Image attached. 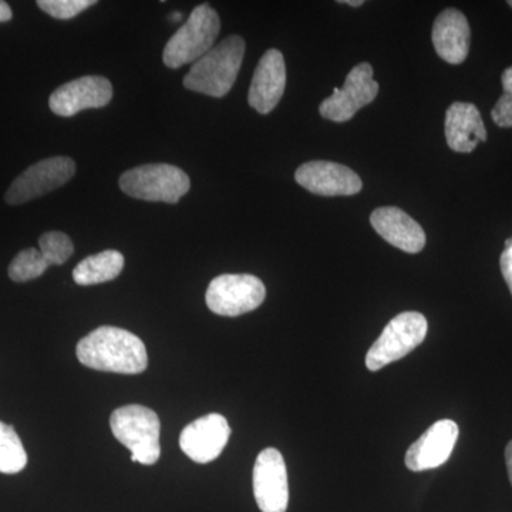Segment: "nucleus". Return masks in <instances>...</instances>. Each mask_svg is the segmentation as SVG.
<instances>
[{
    "label": "nucleus",
    "instance_id": "obj_27",
    "mask_svg": "<svg viewBox=\"0 0 512 512\" xmlns=\"http://www.w3.org/2000/svg\"><path fill=\"white\" fill-rule=\"evenodd\" d=\"M505 463H507L508 477H510L512 484V440L508 443L507 448H505Z\"/></svg>",
    "mask_w": 512,
    "mask_h": 512
},
{
    "label": "nucleus",
    "instance_id": "obj_8",
    "mask_svg": "<svg viewBox=\"0 0 512 512\" xmlns=\"http://www.w3.org/2000/svg\"><path fill=\"white\" fill-rule=\"evenodd\" d=\"M379 83L373 79V67L369 63H360L353 67L346 77L342 89L333 90L332 96L322 101L319 113L323 119L345 123L376 100Z\"/></svg>",
    "mask_w": 512,
    "mask_h": 512
},
{
    "label": "nucleus",
    "instance_id": "obj_3",
    "mask_svg": "<svg viewBox=\"0 0 512 512\" xmlns=\"http://www.w3.org/2000/svg\"><path fill=\"white\" fill-rule=\"evenodd\" d=\"M114 437L131 451V461L153 466L161 457V424L157 413L140 404L114 410L110 417Z\"/></svg>",
    "mask_w": 512,
    "mask_h": 512
},
{
    "label": "nucleus",
    "instance_id": "obj_22",
    "mask_svg": "<svg viewBox=\"0 0 512 512\" xmlns=\"http://www.w3.org/2000/svg\"><path fill=\"white\" fill-rule=\"evenodd\" d=\"M39 251L49 266L63 265L73 255L74 245L63 232L50 231L39 238Z\"/></svg>",
    "mask_w": 512,
    "mask_h": 512
},
{
    "label": "nucleus",
    "instance_id": "obj_28",
    "mask_svg": "<svg viewBox=\"0 0 512 512\" xmlns=\"http://www.w3.org/2000/svg\"><path fill=\"white\" fill-rule=\"evenodd\" d=\"M339 3H345V5L353 6V8H359V6H362L363 0H342V2Z\"/></svg>",
    "mask_w": 512,
    "mask_h": 512
},
{
    "label": "nucleus",
    "instance_id": "obj_24",
    "mask_svg": "<svg viewBox=\"0 0 512 512\" xmlns=\"http://www.w3.org/2000/svg\"><path fill=\"white\" fill-rule=\"evenodd\" d=\"M501 82H503L504 94L495 103L491 117L498 127L510 128L512 127V66L505 70Z\"/></svg>",
    "mask_w": 512,
    "mask_h": 512
},
{
    "label": "nucleus",
    "instance_id": "obj_11",
    "mask_svg": "<svg viewBox=\"0 0 512 512\" xmlns=\"http://www.w3.org/2000/svg\"><path fill=\"white\" fill-rule=\"evenodd\" d=\"M113 99L110 80L101 76H84L60 86L52 93L49 107L60 117H73L87 109H101Z\"/></svg>",
    "mask_w": 512,
    "mask_h": 512
},
{
    "label": "nucleus",
    "instance_id": "obj_29",
    "mask_svg": "<svg viewBox=\"0 0 512 512\" xmlns=\"http://www.w3.org/2000/svg\"><path fill=\"white\" fill-rule=\"evenodd\" d=\"M183 19V13H174L173 16H171V20H174V22H178V20Z\"/></svg>",
    "mask_w": 512,
    "mask_h": 512
},
{
    "label": "nucleus",
    "instance_id": "obj_13",
    "mask_svg": "<svg viewBox=\"0 0 512 512\" xmlns=\"http://www.w3.org/2000/svg\"><path fill=\"white\" fill-rule=\"evenodd\" d=\"M296 183L305 190L322 197L355 195L363 187L362 180L346 165L330 161H309L295 173Z\"/></svg>",
    "mask_w": 512,
    "mask_h": 512
},
{
    "label": "nucleus",
    "instance_id": "obj_4",
    "mask_svg": "<svg viewBox=\"0 0 512 512\" xmlns=\"http://www.w3.org/2000/svg\"><path fill=\"white\" fill-rule=\"evenodd\" d=\"M220 30L221 20L215 9L208 5L197 6L187 22L165 45V66L178 69L185 64L198 62L214 47Z\"/></svg>",
    "mask_w": 512,
    "mask_h": 512
},
{
    "label": "nucleus",
    "instance_id": "obj_2",
    "mask_svg": "<svg viewBox=\"0 0 512 512\" xmlns=\"http://www.w3.org/2000/svg\"><path fill=\"white\" fill-rule=\"evenodd\" d=\"M244 55L245 40L239 36L227 37L192 64L184 77L185 89L217 99L227 96L237 80Z\"/></svg>",
    "mask_w": 512,
    "mask_h": 512
},
{
    "label": "nucleus",
    "instance_id": "obj_14",
    "mask_svg": "<svg viewBox=\"0 0 512 512\" xmlns=\"http://www.w3.org/2000/svg\"><path fill=\"white\" fill-rule=\"evenodd\" d=\"M457 439L456 421H437L407 450L406 467L413 473H420L443 466L453 453Z\"/></svg>",
    "mask_w": 512,
    "mask_h": 512
},
{
    "label": "nucleus",
    "instance_id": "obj_19",
    "mask_svg": "<svg viewBox=\"0 0 512 512\" xmlns=\"http://www.w3.org/2000/svg\"><path fill=\"white\" fill-rule=\"evenodd\" d=\"M124 262V256L114 249L87 256L74 268V282L80 286H92L113 281L123 271Z\"/></svg>",
    "mask_w": 512,
    "mask_h": 512
},
{
    "label": "nucleus",
    "instance_id": "obj_25",
    "mask_svg": "<svg viewBox=\"0 0 512 512\" xmlns=\"http://www.w3.org/2000/svg\"><path fill=\"white\" fill-rule=\"evenodd\" d=\"M501 274H503L505 282L512 295V244L510 248L504 249L500 258Z\"/></svg>",
    "mask_w": 512,
    "mask_h": 512
},
{
    "label": "nucleus",
    "instance_id": "obj_7",
    "mask_svg": "<svg viewBox=\"0 0 512 512\" xmlns=\"http://www.w3.org/2000/svg\"><path fill=\"white\" fill-rule=\"evenodd\" d=\"M264 282L254 275H221L207 289V306L215 315L235 316L255 311L265 301Z\"/></svg>",
    "mask_w": 512,
    "mask_h": 512
},
{
    "label": "nucleus",
    "instance_id": "obj_6",
    "mask_svg": "<svg viewBox=\"0 0 512 512\" xmlns=\"http://www.w3.org/2000/svg\"><path fill=\"white\" fill-rule=\"evenodd\" d=\"M427 330L429 323L419 312H403L394 316L367 352V369L377 372L384 366L403 359L424 342Z\"/></svg>",
    "mask_w": 512,
    "mask_h": 512
},
{
    "label": "nucleus",
    "instance_id": "obj_23",
    "mask_svg": "<svg viewBox=\"0 0 512 512\" xmlns=\"http://www.w3.org/2000/svg\"><path fill=\"white\" fill-rule=\"evenodd\" d=\"M96 3L94 0H39L37 6L52 18L69 20L83 10L92 8Z\"/></svg>",
    "mask_w": 512,
    "mask_h": 512
},
{
    "label": "nucleus",
    "instance_id": "obj_15",
    "mask_svg": "<svg viewBox=\"0 0 512 512\" xmlns=\"http://www.w3.org/2000/svg\"><path fill=\"white\" fill-rule=\"evenodd\" d=\"M286 87L284 55L269 49L256 66L254 79L249 87L248 103L258 113L268 114L278 106Z\"/></svg>",
    "mask_w": 512,
    "mask_h": 512
},
{
    "label": "nucleus",
    "instance_id": "obj_21",
    "mask_svg": "<svg viewBox=\"0 0 512 512\" xmlns=\"http://www.w3.org/2000/svg\"><path fill=\"white\" fill-rule=\"evenodd\" d=\"M47 268H49V264L39 249H23L10 264L9 276L15 282H28L45 274Z\"/></svg>",
    "mask_w": 512,
    "mask_h": 512
},
{
    "label": "nucleus",
    "instance_id": "obj_17",
    "mask_svg": "<svg viewBox=\"0 0 512 512\" xmlns=\"http://www.w3.org/2000/svg\"><path fill=\"white\" fill-rule=\"evenodd\" d=\"M471 30L464 13L446 9L437 16L431 39L437 55L450 64H461L470 52Z\"/></svg>",
    "mask_w": 512,
    "mask_h": 512
},
{
    "label": "nucleus",
    "instance_id": "obj_12",
    "mask_svg": "<svg viewBox=\"0 0 512 512\" xmlns=\"http://www.w3.org/2000/svg\"><path fill=\"white\" fill-rule=\"evenodd\" d=\"M231 429L221 414L211 413L192 421L180 436L181 450L198 464H208L227 447Z\"/></svg>",
    "mask_w": 512,
    "mask_h": 512
},
{
    "label": "nucleus",
    "instance_id": "obj_16",
    "mask_svg": "<svg viewBox=\"0 0 512 512\" xmlns=\"http://www.w3.org/2000/svg\"><path fill=\"white\" fill-rule=\"evenodd\" d=\"M370 224L384 241L407 254H419L426 245V234L419 222L400 208H377L370 215Z\"/></svg>",
    "mask_w": 512,
    "mask_h": 512
},
{
    "label": "nucleus",
    "instance_id": "obj_1",
    "mask_svg": "<svg viewBox=\"0 0 512 512\" xmlns=\"http://www.w3.org/2000/svg\"><path fill=\"white\" fill-rule=\"evenodd\" d=\"M77 359L100 372L138 375L148 366L143 340L126 329L100 326L77 343Z\"/></svg>",
    "mask_w": 512,
    "mask_h": 512
},
{
    "label": "nucleus",
    "instance_id": "obj_10",
    "mask_svg": "<svg viewBox=\"0 0 512 512\" xmlns=\"http://www.w3.org/2000/svg\"><path fill=\"white\" fill-rule=\"evenodd\" d=\"M254 495L262 512H286L289 503L288 473L276 448L259 453L254 467Z\"/></svg>",
    "mask_w": 512,
    "mask_h": 512
},
{
    "label": "nucleus",
    "instance_id": "obj_5",
    "mask_svg": "<svg viewBox=\"0 0 512 512\" xmlns=\"http://www.w3.org/2000/svg\"><path fill=\"white\" fill-rule=\"evenodd\" d=\"M190 187L187 173L170 164L140 165L120 177L121 191L136 200L177 204Z\"/></svg>",
    "mask_w": 512,
    "mask_h": 512
},
{
    "label": "nucleus",
    "instance_id": "obj_9",
    "mask_svg": "<svg viewBox=\"0 0 512 512\" xmlns=\"http://www.w3.org/2000/svg\"><path fill=\"white\" fill-rule=\"evenodd\" d=\"M76 174V163L69 157H50L30 165L25 173L19 175L8 192L5 200L10 205L25 204L42 195L57 190Z\"/></svg>",
    "mask_w": 512,
    "mask_h": 512
},
{
    "label": "nucleus",
    "instance_id": "obj_18",
    "mask_svg": "<svg viewBox=\"0 0 512 512\" xmlns=\"http://www.w3.org/2000/svg\"><path fill=\"white\" fill-rule=\"evenodd\" d=\"M446 138L451 150L464 154L476 150L478 143L487 140L483 117L473 103L456 101L448 107Z\"/></svg>",
    "mask_w": 512,
    "mask_h": 512
},
{
    "label": "nucleus",
    "instance_id": "obj_26",
    "mask_svg": "<svg viewBox=\"0 0 512 512\" xmlns=\"http://www.w3.org/2000/svg\"><path fill=\"white\" fill-rule=\"evenodd\" d=\"M12 19V9L6 2L0 0V23L9 22Z\"/></svg>",
    "mask_w": 512,
    "mask_h": 512
},
{
    "label": "nucleus",
    "instance_id": "obj_30",
    "mask_svg": "<svg viewBox=\"0 0 512 512\" xmlns=\"http://www.w3.org/2000/svg\"><path fill=\"white\" fill-rule=\"evenodd\" d=\"M508 5H510L512 8V0H510V2H508Z\"/></svg>",
    "mask_w": 512,
    "mask_h": 512
},
{
    "label": "nucleus",
    "instance_id": "obj_20",
    "mask_svg": "<svg viewBox=\"0 0 512 512\" xmlns=\"http://www.w3.org/2000/svg\"><path fill=\"white\" fill-rule=\"evenodd\" d=\"M28 464V454L13 426L0 421V473H20Z\"/></svg>",
    "mask_w": 512,
    "mask_h": 512
}]
</instances>
